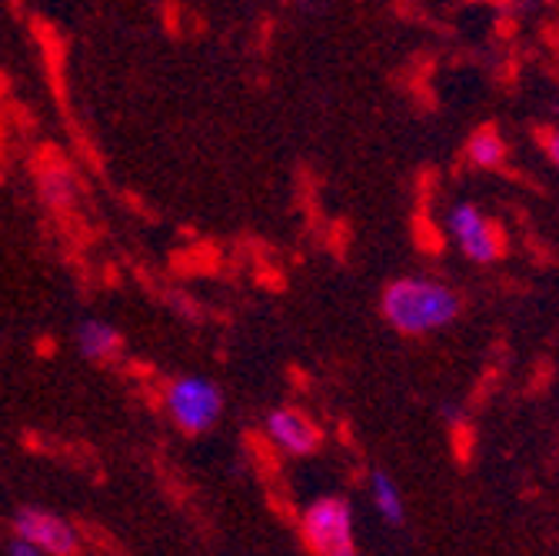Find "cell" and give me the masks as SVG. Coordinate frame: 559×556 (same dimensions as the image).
Returning a JSON list of instances; mask_svg holds the SVG:
<instances>
[{
    "instance_id": "cell-10",
    "label": "cell",
    "mask_w": 559,
    "mask_h": 556,
    "mask_svg": "<svg viewBox=\"0 0 559 556\" xmlns=\"http://www.w3.org/2000/svg\"><path fill=\"white\" fill-rule=\"evenodd\" d=\"M469 161L479 167H497L503 161V141L493 130H479L469 141Z\"/></svg>"
},
{
    "instance_id": "cell-3",
    "label": "cell",
    "mask_w": 559,
    "mask_h": 556,
    "mask_svg": "<svg viewBox=\"0 0 559 556\" xmlns=\"http://www.w3.org/2000/svg\"><path fill=\"white\" fill-rule=\"evenodd\" d=\"M164 406L170 413V421L183 434H206L210 427L221 421V413H224V393H221V387L210 380V377L190 374V377H177L167 387Z\"/></svg>"
},
{
    "instance_id": "cell-5",
    "label": "cell",
    "mask_w": 559,
    "mask_h": 556,
    "mask_svg": "<svg viewBox=\"0 0 559 556\" xmlns=\"http://www.w3.org/2000/svg\"><path fill=\"white\" fill-rule=\"evenodd\" d=\"M266 437L290 457H307L320 447V430L310 416L297 406H276L266 413V424H263Z\"/></svg>"
},
{
    "instance_id": "cell-6",
    "label": "cell",
    "mask_w": 559,
    "mask_h": 556,
    "mask_svg": "<svg viewBox=\"0 0 559 556\" xmlns=\"http://www.w3.org/2000/svg\"><path fill=\"white\" fill-rule=\"evenodd\" d=\"M450 234L456 237L460 250L476 260V263H489L500 257V237L493 230V224H489L473 203H460L453 206L450 214Z\"/></svg>"
},
{
    "instance_id": "cell-11",
    "label": "cell",
    "mask_w": 559,
    "mask_h": 556,
    "mask_svg": "<svg viewBox=\"0 0 559 556\" xmlns=\"http://www.w3.org/2000/svg\"><path fill=\"white\" fill-rule=\"evenodd\" d=\"M8 556H44V553H40L37 546H31V543H24V540L14 536V540L8 543Z\"/></svg>"
},
{
    "instance_id": "cell-2",
    "label": "cell",
    "mask_w": 559,
    "mask_h": 556,
    "mask_svg": "<svg viewBox=\"0 0 559 556\" xmlns=\"http://www.w3.org/2000/svg\"><path fill=\"white\" fill-rule=\"evenodd\" d=\"M300 536L313 556H357L354 507L343 497H323L300 517Z\"/></svg>"
},
{
    "instance_id": "cell-8",
    "label": "cell",
    "mask_w": 559,
    "mask_h": 556,
    "mask_svg": "<svg viewBox=\"0 0 559 556\" xmlns=\"http://www.w3.org/2000/svg\"><path fill=\"white\" fill-rule=\"evenodd\" d=\"M37 190H40V200L47 206H70L81 193V184H78V174L63 167V164H50L40 170V180H37Z\"/></svg>"
},
{
    "instance_id": "cell-9",
    "label": "cell",
    "mask_w": 559,
    "mask_h": 556,
    "mask_svg": "<svg viewBox=\"0 0 559 556\" xmlns=\"http://www.w3.org/2000/svg\"><path fill=\"white\" fill-rule=\"evenodd\" d=\"M370 500H373L377 513H380L386 523H393V527L403 523V517H406L403 494H400V486L393 483V476H390L386 470H373V473H370Z\"/></svg>"
},
{
    "instance_id": "cell-12",
    "label": "cell",
    "mask_w": 559,
    "mask_h": 556,
    "mask_svg": "<svg viewBox=\"0 0 559 556\" xmlns=\"http://www.w3.org/2000/svg\"><path fill=\"white\" fill-rule=\"evenodd\" d=\"M546 151H549V161L559 167V127L546 137Z\"/></svg>"
},
{
    "instance_id": "cell-1",
    "label": "cell",
    "mask_w": 559,
    "mask_h": 556,
    "mask_svg": "<svg viewBox=\"0 0 559 556\" xmlns=\"http://www.w3.org/2000/svg\"><path fill=\"white\" fill-rule=\"evenodd\" d=\"M383 317L393 330L419 336L456 320L460 297L430 276H400L383 291Z\"/></svg>"
},
{
    "instance_id": "cell-4",
    "label": "cell",
    "mask_w": 559,
    "mask_h": 556,
    "mask_svg": "<svg viewBox=\"0 0 559 556\" xmlns=\"http://www.w3.org/2000/svg\"><path fill=\"white\" fill-rule=\"evenodd\" d=\"M14 536L37 546L44 556H74L81 549V533L67 517L47 507H21L11 520Z\"/></svg>"
},
{
    "instance_id": "cell-7",
    "label": "cell",
    "mask_w": 559,
    "mask_h": 556,
    "mask_svg": "<svg viewBox=\"0 0 559 556\" xmlns=\"http://www.w3.org/2000/svg\"><path fill=\"white\" fill-rule=\"evenodd\" d=\"M74 343H78V354L91 364H107L110 357L120 354V330L110 323V320H100V317H84L78 327H74Z\"/></svg>"
}]
</instances>
